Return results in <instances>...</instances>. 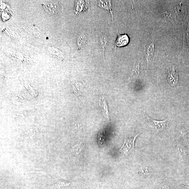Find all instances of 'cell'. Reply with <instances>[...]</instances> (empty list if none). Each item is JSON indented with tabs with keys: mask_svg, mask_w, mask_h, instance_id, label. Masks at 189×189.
<instances>
[{
	"mask_svg": "<svg viewBox=\"0 0 189 189\" xmlns=\"http://www.w3.org/2000/svg\"><path fill=\"white\" fill-rule=\"evenodd\" d=\"M140 134L138 132H132L127 135L124 143L119 150V153L122 155L128 156L134 150L135 141Z\"/></svg>",
	"mask_w": 189,
	"mask_h": 189,
	"instance_id": "cell-1",
	"label": "cell"
},
{
	"mask_svg": "<svg viewBox=\"0 0 189 189\" xmlns=\"http://www.w3.org/2000/svg\"><path fill=\"white\" fill-rule=\"evenodd\" d=\"M147 123L149 127L156 133L163 130L168 127L169 120L166 119L164 121H158L153 119L146 115Z\"/></svg>",
	"mask_w": 189,
	"mask_h": 189,
	"instance_id": "cell-2",
	"label": "cell"
},
{
	"mask_svg": "<svg viewBox=\"0 0 189 189\" xmlns=\"http://www.w3.org/2000/svg\"><path fill=\"white\" fill-rule=\"evenodd\" d=\"M155 51V45L153 40L149 42L145 46L144 54L148 67L153 60Z\"/></svg>",
	"mask_w": 189,
	"mask_h": 189,
	"instance_id": "cell-3",
	"label": "cell"
},
{
	"mask_svg": "<svg viewBox=\"0 0 189 189\" xmlns=\"http://www.w3.org/2000/svg\"><path fill=\"white\" fill-rule=\"evenodd\" d=\"M85 149V145L82 142L74 146L71 149V153L80 161L83 158Z\"/></svg>",
	"mask_w": 189,
	"mask_h": 189,
	"instance_id": "cell-4",
	"label": "cell"
},
{
	"mask_svg": "<svg viewBox=\"0 0 189 189\" xmlns=\"http://www.w3.org/2000/svg\"><path fill=\"white\" fill-rule=\"evenodd\" d=\"M166 74L167 79L169 84L173 86H175L177 84L179 76L174 66L167 71Z\"/></svg>",
	"mask_w": 189,
	"mask_h": 189,
	"instance_id": "cell-5",
	"label": "cell"
},
{
	"mask_svg": "<svg viewBox=\"0 0 189 189\" xmlns=\"http://www.w3.org/2000/svg\"><path fill=\"white\" fill-rule=\"evenodd\" d=\"M109 40L108 36L106 32H104L100 34L99 38V44L102 55L104 60H105V51L108 44V43Z\"/></svg>",
	"mask_w": 189,
	"mask_h": 189,
	"instance_id": "cell-6",
	"label": "cell"
},
{
	"mask_svg": "<svg viewBox=\"0 0 189 189\" xmlns=\"http://www.w3.org/2000/svg\"><path fill=\"white\" fill-rule=\"evenodd\" d=\"M89 1H76L74 11L77 15L89 9Z\"/></svg>",
	"mask_w": 189,
	"mask_h": 189,
	"instance_id": "cell-7",
	"label": "cell"
},
{
	"mask_svg": "<svg viewBox=\"0 0 189 189\" xmlns=\"http://www.w3.org/2000/svg\"><path fill=\"white\" fill-rule=\"evenodd\" d=\"M44 7L47 11L51 14L56 15L60 10V6L58 2H47L44 4Z\"/></svg>",
	"mask_w": 189,
	"mask_h": 189,
	"instance_id": "cell-8",
	"label": "cell"
},
{
	"mask_svg": "<svg viewBox=\"0 0 189 189\" xmlns=\"http://www.w3.org/2000/svg\"><path fill=\"white\" fill-rule=\"evenodd\" d=\"M100 104L102 110L103 115L108 122H110L108 107L107 104V100L104 95L100 98Z\"/></svg>",
	"mask_w": 189,
	"mask_h": 189,
	"instance_id": "cell-9",
	"label": "cell"
},
{
	"mask_svg": "<svg viewBox=\"0 0 189 189\" xmlns=\"http://www.w3.org/2000/svg\"><path fill=\"white\" fill-rule=\"evenodd\" d=\"M130 38L127 34H118L117 38L115 42V45L117 47H122L126 46L129 42Z\"/></svg>",
	"mask_w": 189,
	"mask_h": 189,
	"instance_id": "cell-10",
	"label": "cell"
},
{
	"mask_svg": "<svg viewBox=\"0 0 189 189\" xmlns=\"http://www.w3.org/2000/svg\"><path fill=\"white\" fill-rule=\"evenodd\" d=\"M140 73V62L138 61L134 65L130 74L129 80L136 79L139 77Z\"/></svg>",
	"mask_w": 189,
	"mask_h": 189,
	"instance_id": "cell-11",
	"label": "cell"
},
{
	"mask_svg": "<svg viewBox=\"0 0 189 189\" xmlns=\"http://www.w3.org/2000/svg\"><path fill=\"white\" fill-rule=\"evenodd\" d=\"M97 6L100 8L109 11L112 15V19L113 18L112 9V4L111 1H97Z\"/></svg>",
	"mask_w": 189,
	"mask_h": 189,
	"instance_id": "cell-12",
	"label": "cell"
},
{
	"mask_svg": "<svg viewBox=\"0 0 189 189\" xmlns=\"http://www.w3.org/2000/svg\"><path fill=\"white\" fill-rule=\"evenodd\" d=\"M86 36L84 34H81L78 36L77 39V45L78 47L80 49L84 46L86 42Z\"/></svg>",
	"mask_w": 189,
	"mask_h": 189,
	"instance_id": "cell-13",
	"label": "cell"
},
{
	"mask_svg": "<svg viewBox=\"0 0 189 189\" xmlns=\"http://www.w3.org/2000/svg\"><path fill=\"white\" fill-rule=\"evenodd\" d=\"M184 42L185 45L189 49V19L187 28L184 32Z\"/></svg>",
	"mask_w": 189,
	"mask_h": 189,
	"instance_id": "cell-14",
	"label": "cell"
},
{
	"mask_svg": "<svg viewBox=\"0 0 189 189\" xmlns=\"http://www.w3.org/2000/svg\"><path fill=\"white\" fill-rule=\"evenodd\" d=\"M74 83L72 85L74 92L77 95H80L82 92V89H81L82 88V86H81L80 83Z\"/></svg>",
	"mask_w": 189,
	"mask_h": 189,
	"instance_id": "cell-15",
	"label": "cell"
},
{
	"mask_svg": "<svg viewBox=\"0 0 189 189\" xmlns=\"http://www.w3.org/2000/svg\"><path fill=\"white\" fill-rule=\"evenodd\" d=\"M139 174L143 176H146L150 174L149 168L146 167H142L139 169Z\"/></svg>",
	"mask_w": 189,
	"mask_h": 189,
	"instance_id": "cell-16",
	"label": "cell"
},
{
	"mask_svg": "<svg viewBox=\"0 0 189 189\" xmlns=\"http://www.w3.org/2000/svg\"><path fill=\"white\" fill-rule=\"evenodd\" d=\"M70 183L64 181H60L56 184L55 186L57 188H60L62 187L69 185Z\"/></svg>",
	"mask_w": 189,
	"mask_h": 189,
	"instance_id": "cell-17",
	"label": "cell"
},
{
	"mask_svg": "<svg viewBox=\"0 0 189 189\" xmlns=\"http://www.w3.org/2000/svg\"><path fill=\"white\" fill-rule=\"evenodd\" d=\"M99 141L100 143L101 144H104L105 142V138L102 135L100 134L99 136Z\"/></svg>",
	"mask_w": 189,
	"mask_h": 189,
	"instance_id": "cell-18",
	"label": "cell"
}]
</instances>
